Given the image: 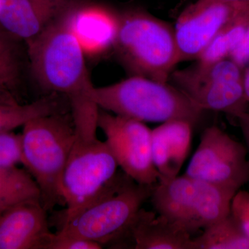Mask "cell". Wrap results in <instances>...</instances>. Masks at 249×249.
I'll use <instances>...</instances> for the list:
<instances>
[{
  "label": "cell",
  "instance_id": "cell-8",
  "mask_svg": "<svg viewBox=\"0 0 249 249\" xmlns=\"http://www.w3.org/2000/svg\"><path fill=\"white\" fill-rule=\"evenodd\" d=\"M185 175L240 191L248 183L247 147L216 125L205 129Z\"/></svg>",
  "mask_w": 249,
  "mask_h": 249
},
{
  "label": "cell",
  "instance_id": "cell-29",
  "mask_svg": "<svg viewBox=\"0 0 249 249\" xmlns=\"http://www.w3.org/2000/svg\"><path fill=\"white\" fill-rule=\"evenodd\" d=\"M243 84L246 98L249 103V65L244 70Z\"/></svg>",
  "mask_w": 249,
  "mask_h": 249
},
{
  "label": "cell",
  "instance_id": "cell-28",
  "mask_svg": "<svg viewBox=\"0 0 249 249\" xmlns=\"http://www.w3.org/2000/svg\"><path fill=\"white\" fill-rule=\"evenodd\" d=\"M14 93L0 87V107L18 104Z\"/></svg>",
  "mask_w": 249,
  "mask_h": 249
},
{
  "label": "cell",
  "instance_id": "cell-16",
  "mask_svg": "<svg viewBox=\"0 0 249 249\" xmlns=\"http://www.w3.org/2000/svg\"><path fill=\"white\" fill-rule=\"evenodd\" d=\"M196 181V201L187 226L191 235L229 215L232 199L237 192L233 188Z\"/></svg>",
  "mask_w": 249,
  "mask_h": 249
},
{
  "label": "cell",
  "instance_id": "cell-6",
  "mask_svg": "<svg viewBox=\"0 0 249 249\" xmlns=\"http://www.w3.org/2000/svg\"><path fill=\"white\" fill-rule=\"evenodd\" d=\"M244 70L230 58L174 70L170 83L202 110L226 113L237 118L247 111Z\"/></svg>",
  "mask_w": 249,
  "mask_h": 249
},
{
  "label": "cell",
  "instance_id": "cell-14",
  "mask_svg": "<svg viewBox=\"0 0 249 249\" xmlns=\"http://www.w3.org/2000/svg\"><path fill=\"white\" fill-rule=\"evenodd\" d=\"M135 249H194L193 237L166 218L142 209L136 215L124 238Z\"/></svg>",
  "mask_w": 249,
  "mask_h": 249
},
{
  "label": "cell",
  "instance_id": "cell-24",
  "mask_svg": "<svg viewBox=\"0 0 249 249\" xmlns=\"http://www.w3.org/2000/svg\"><path fill=\"white\" fill-rule=\"evenodd\" d=\"M231 213L249 240V192L238 191L234 196Z\"/></svg>",
  "mask_w": 249,
  "mask_h": 249
},
{
  "label": "cell",
  "instance_id": "cell-17",
  "mask_svg": "<svg viewBox=\"0 0 249 249\" xmlns=\"http://www.w3.org/2000/svg\"><path fill=\"white\" fill-rule=\"evenodd\" d=\"M72 29L84 49L94 51L112 47L117 27V17L98 8L72 11Z\"/></svg>",
  "mask_w": 249,
  "mask_h": 249
},
{
  "label": "cell",
  "instance_id": "cell-5",
  "mask_svg": "<svg viewBox=\"0 0 249 249\" xmlns=\"http://www.w3.org/2000/svg\"><path fill=\"white\" fill-rule=\"evenodd\" d=\"M155 185L136 182L124 173L84 209L70 219L55 236L97 242L104 247L124 239L142 206L151 196Z\"/></svg>",
  "mask_w": 249,
  "mask_h": 249
},
{
  "label": "cell",
  "instance_id": "cell-18",
  "mask_svg": "<svg viewBox=\"0 0 249 249\" xmlns=\"http://www.w3.org/2000/svg\"><path fill=\"white\" fill-rule=\"evenodd\" d=\"M66 98L57 93H49L28 104L18 103L0 107V133L11 132L33 119L56 113L70 111L65 107Z\"/></svg>",
  "mask_w": 249,
  "mask_h": 249
},
{
  "label": "cell",
  "instance_id": "cell-22",
  "mask_svg": "<svg viewBox=\"0 0 249 249\" xmlns=\"http://www.w3.org/2000/svg\"><path fill=\"white\" fill-rule=\"evenodd\" d=\"M19 42L0 27V87L12 93L22 79L23 58Z\"/></svg>",
  "mask_w": 249,
  "mask_h": 249
},
{
  "label": "cell",
  "instance_id": "cell-21",
  "mask_svg": "<svg viewBox=\"0 0 249 249\" xmlns=\"http://www.w3.org/2000/svg\"><path fill=\"white\" fill-rule=\"evenodd\" d=\"M249 27V11L224 26L196 61L210 63L229 58L232 51L243 38Z\"/></svg>",
  "mask_w": 249,
  "mask_h": 249
},
{
  "label": "cell",
  "instance_id": "cell-23",
  "mask_svg": "<svg viewBox=\"0 0 249 249\" xmlns=\"http://www.w3.org/2000/svg\"><path fill=\"white\" fill-rule=\"evenodd\" d=\"M22 160V134L12 131L0 133V167H15Z\"/></svg>",
  "mask_w": 249,
  "mask_h": 249
},
{
  "label": "cell",
  "instance_id": "cell-25",
  "mask_svg": "<svg viewBox=\"0 0 249 249\" xmlns=\"http://www.w3.org/2000/svg\"><path fill=\"white\" fill-rule=\"evenodd\" d=\"M103 246L97 242L74 238V237H58L54 233L53 241L49 249H101Z\"/></svg>",
  "mask_w": 249,
  "mask_h": 249
},
{
  "label": "cell",
  "instance_id": "cell-10",
  "mask_svg": "<svg viewBox=\"0 0 249 249\" xmlns=\"http://www.w3.org/2000/svg\"><path fill=\"white\" fill-rule=\"evenodd\" d=\"M249 11V1L196 0L178 16L175 31L180 62L197 60L228 23Z\"/></svg>",
  "mask_w": 249,
  "mask_h": 249
},
{
  "label": "cell",
  "instance_id": "cell-9",
  "mask_svg": "<svg viewBox=\"0 0 249 249\" xmlns=\"http://www.w3.org/2000/svg\"><path fill=\"white\" fill-rule=\"evenodd\" d=\"M98 128L124 174L139 184L158 182L160 175L152 160V129L146 124L100 108Z\"/></svg>",
  "mask_w": 249,
  "mask_h": 249
},
{
  "label": "cell",
  "instance_id": "cell-2",
  "mask_svg": "<svg viewBox=\"0 0 249 249\" xmlns=\"http://www.w3.org/2000/svg\"><path fill=\"white\" fill-rule=\"evenodd\" d=\"M112 47L132 76L167 83L180 62L175 27L140 10L117 16Z\"/></svg>",
  "mask_w": 249,
  "mask_h": 249
},
{
  "label": "cell",
  "instance_id": "cell-15",
  "mask_svg": "<svg viewBox=\"0 0 249 249\" xmlns=\"http://www.w3.org/2000/svg\"><path fill=\"white\" fill-rule=\"evenodd\" d=\"M196 180L186 175L160 179L154 186L150 199L159 215L188 232L187 226L196 201Z\"/></svg>",
  "mask_w": 249,
  "mask_h": 249
},
{
  "label": "cell",
  "instance_id": "cell-12",
  "mask_svg": "<svg viewBox=\"0 0 249 249\" xmlns=\"http://www.w3.org/2000/svg\"><path fill=\"white\" fill-rule=\"evenodd\" d=\"M78 0H0V27L29 42L76 7Z\"/></svg>",
  "mask_w": 249,
  "mask_h": 249
},
{
  "label": "cell",
  "instance_id": "cell-1",
  "mask_svg": "<svg viewBox=\"0 0 249 249\" xmlns=\"http://www.w3.org/2000/svg\"><path fill=\"white\" fill-rule=\"evenodd\" d=\"M73 10L26 42L27 55L33 76L41 88L66 98L77 137L94 138L100 108L93 99L94 86L84 49L72 29Z\"/></svg>",
  "mask_w": 249,
  "mask_h": 249
},
{
  "label": "cell",
  "instance_id": "cell-13",
  "mask_svg": "<svg viewBox=\"0 0 249 249\" xmlns=\"http://www.w3.org/2000/svg\"><path fill=\"white\" fill-rule=\"evenodd\" d=\"M193 124L175 119L152 129V155L160 179L178 176L191 147Z\"/></svg>",
  "mask_w": 249,
  "mask_h": 249
},
{
  "label": "cell",
  "instance_id": "cell-4",
  "mask_svg": "<svg viewBox=\"0 0 249 249\" xmlns=\"http://www.w3.org/2000/svg\"><path fill=\"white\" fill-rule=\"evenodd\" d=\"M92 97L103 110L143 123L181 119L194 125L204 111L169 82L139 76L94 87Z\"/></svg>",
  "mask_w": 249,
  "mask_h": 249
},
{
  "label": "cell",
  "instance_id": "cell-19",
  "mask_svg": "<svg viewBox=\"0 0 249 249\" xmlns=\"http://www.w3.org/2000/svg\"><path fill=\"white\" fill-rule=\"evenodd\" d=\"M194 249H249V240L231 213L193 238Z\"/></svg>",
  "mask_w": 249,
  "mask_h": 249
},
{
  "label": "cell",
  "instance_id": "cell-27",
  "mask_svg": "<svg viewBox=\"0 0 249 249\" xmlns=\"http://www.w3.org/2000/svg\"><path fill=\"white\" fill-rule=\"evenodd\" d=\"M238 119L239 124L242 134H243L244 139L246 142V147H247V154H248V167H249V112L246 111L243 114H241L237 118Z\"/></svg>",
  "mask_w": 249,
  "mask_h": 249
},
{
  "label": "cell",
  "instance_id": "cell-3",
  "mask_svg": "<svg viewBox=\"0 0 249 249\" xmlns=\"http://www.w3.org/2000/svg\"><path fill=\"white\" fill-rule=\"evenodd\" d=\"M22 164L35 180L47 211L64 205L61 180L77 134L70 111L36 118L23 126Z\"/></svg>",
  "mask_w": 249,
  "mask_h": 249
},
{
  "label": "cell",
  "instance_id": "cell-30",
  "mask_svg": "<svg viewBox=\"0 0 249 249\" xmlns=\"http://www.w3.org/2000/svg\"><path fill=\"white\" fill-rule=\"evenodd\" d=\"M227 1H249V0H227Z\"/></svg>",
  "mask_w": 249,
  "mask_h": 249
},
{
  "label": "cell",
  "instance_id": "cell-26",
  "mask_svg": "<svg viewBox=\"0 0 249 249\" xmlns=\"http://www.w3.org/2000/svg\"><path fill=\"white\" fill-rule=\"evenodd\" d=\"M245 70L249 65V27L243 38L232 51L229 58Z\"/></svg>",
  "mask_w": 249,
  "mask_h": 249
},
{
  "label": "cell",
  "instance_id": "cell-7",
  "mask_svg": "<svg viewBox=\"0 0 249 249\" xmlns=\"http://www.w3.org/2000/svg\"><path fill=\"white\" fill-rule=\"evenodd\" d=\"M118 165L106 142L76 137L61 180L65 219L91 204L116 178Z\"/></svg>",
  "mask_w": 249,
  "mask_h": 249
},
{
  "label": "cell",
  "instance_id": "cell-31",
  "mask_svg": "<svg viewBox=\"0 0 249 249\" xmlns=\"http://www.w3.org/2000/svg\"><path fill=\"white\" fill-rule=\"evenodd\" d=\"M3 212H1V211H0V214H1V213H2Z\"/></svg>",
  "mask_w": 249,
  "mask_h": 249
},
{
  "label": "cell",
  "instance_id": "cell-11",
  "mask_svg": "<svg viewBox=\"0 0 249 249\" xmlns=\"http://www.w3.org/2000/svg\"><path fill=\"white\" fill-rule=\"evenodd\" d=\"M40 199L19 203L0 214V249H49L54 233Z\"/></svg>",
  "mask_w": 249,
  "mask_h": 249
},
{
  "label": "cell",
  "instance_id": "cell-20",
  "mask_svg": "<svg viewBox=\"0 0 249 249\" xmlns=\"http://www.w3.org/2000/svg\"><path fill=\"white\" fill-rule=\"evenodd\" d=\"M31 199L40 200V193L30 174L16 166L0 167V211Z\"/></svg>",
  "mask_w": 249,
  "mask_h": 249
}]
</instances>
